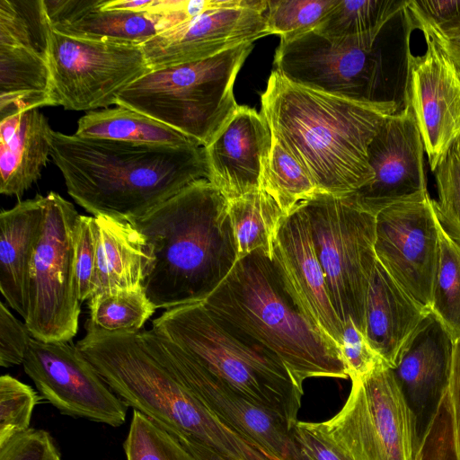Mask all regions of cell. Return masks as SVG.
I'll return each mask as SVG.
<instances>
[{"label":"cell","instance_id":"obj_25","mask_svg":"<svg viewBox=\"0 0 460 460\" xmlns=\"http://www.w3.org/2000/svg\"><path fill=\"white\" fill-rule=\"evenodd\" d=\"M96 265L93 295L142 287L153 257L147 242L130 222L94 217Z\"/></svg>","mask_w":460,"mask_h":460},{"label":"cell","instance_id":"obj_40","mask_svg":"<svg viewBox=\"0 0 460 460\" xmlns=\"http://www.w3.org/2000/svg\"><path fill=\"white\" fill-rule=\"evenodd\" d=\"M74 251L79 297L89 300L93 292L96 265L94 217L79 215L74 230Z\"/></svg>","mask_w":460,"mask_h":460},{"label":"cell","instance_id":"obj_15","mask_svg":"<svg viewBox=\"0 0 460 460\" xmlns=\"http://www.w3.org/2000/svg\"><path fill=\"white\" fill-rule=\"evenodd\" d=\"M143 332L184 385L220 419L278 460H303L292 429L282 419L217 378L172 341L153 329Z\"/></svg>","mask_w":460,"mask_h":460},{"label":"cell","instance_id":"obj_34","mask_svg":"<svg viewBox=\"0 0 460 460\" xmlns=\"http://www.w3.org/2000/svg\"><path fill=\"white\" fill-rule=\"evenodd\" d=\"M261 189L275 199L284 215L320 192L305 168L274 138Z\"/></svg>","mask_w":460,"mask_h":460},{"label":"cell","instance_id":"obj_5","mask_svg":"<svg viewBox=\"0 0 460 460\" xmlns=\"http://www.w3.org/2000/svg\"><path fill=\"white\" fill-rule=\"evenodd\" d=\"M202 304L274 354L301 386L312 377L348 378L338 348L301 311L262 251L239 259Z\"/></svg>","mask_w":460,"mask_h":460},{"label":"cell","instance_id":"obj_17","mask_svg":"<svg viewBox=\"0 0 460 460\" xmlns=\"http://www.w3.org/2000/svg\"><path fill=\"white\" fill-rule=\"evenodd\" d=\"M410 16L414 29L424 34L426 50L421 57L411 58L408 105L433 172L460 136V74L433 28Z\"/></svg>","mask_w":460,"mask_h":460},{"label":"cell","instance_id":"obj_31","mask_svg":"<svg viewBox=\"0 0 460 460\" xmlns=\"http://www.w3.org/2000/svg\"><path fill=\"white\" fill-rule=\"evenodd\" d=\"M51 31L44 0H0V45L28 49L49 61Z\"/></svg>","mask_w":460,"mask_h":460},{"label":"cell","instance_id":"obj_28","mask_svg":"<svg viewBox=\"0 0 460 460\" xmlns=\"http://www.w3.org/2000/svg\"><path fill=\"white\" fill-rule=\"evenodd\" d=\"M75 135L86 138L142 145L200 146L193 139L146 114L118 105L115 108L88 111L78 119Z\"/></svg>","mask_w":460,"mask_h":460},{"label":"cell","instance_id":"obj_13","mask_svg":"<svg viewBox=\"0 0 460 460\" xmlns=\"http://www.w3.org/2000/svg\"><path fill=\"white\" fill-rule=\"evenodd\" d=\"M287 80L310 89L363 101L379 102L376 92L382 58L370 49L334 41L316 31L280 41L274 69Z\"/></svg>","mask_w":460,"mask_h":460},{"label":"cell","instance_id":"obj_3","mask_svg":"<svg viewBox=\"0 0 460 460\" xmlns=\"http://www.w3.org/2000/svg\"><path fill=\"white\" fill-rule=\"evenodd\" d=\"M50 156L87 212L130 220L208 178L203 146L134 144L51 130Z\"/></svg>","mask_w":460,"mask_h":460},{"label":"cell","instance_id":"obj_47","mask_svg":"<svg viewBox=\"0 0 460 460\" xmlns=\"http://www.w3.org/2000/svg\"><path fill=\"white\" fill-rule=\"evenodd\" d=\"M429 25L435 31L438 40H440L441 44L445 48L448 56L450 57V58H451L452 62L454 63L456 68L457 69L458 73L460 74V29L450 31V32L443 33V32H440L438 30H437L431 24H429Z\"/></svg>","mask_w":460,"mask_h":460},{"label":"cell","instance_id":"obj_36","mask_svg":"<svg viewBox=\"0 0 460 460\" xmlns=\"http://www.w3.org/2000/svg\"><path fill=\"white\" fill-rule=\"evenodd\" d=\"M338 0H267L268 35L291 40L318 28Z\"/></svg>","mask_w":460,"mask_h":460},{"label":"cell","instance_id":"obj_24","mask_svg":"<svg viewBox=\"0 0 460 460\" xmlns=\"http://www.w3.org/2000/svg\"><path fill=\"white\" fill-rule=\"evenodd\" d=\"M46 196L19 201L0 214V290L8 305L27 316L30 270L45 216Z\"/></svg>","mask_w":460,"mask_h":460},{"label":"cell","instance_id":"obj_26","mask_svg":"<svg viewBox=\"0 0 460 460\" xmlns=\"http://www.w3.org/2000/svg\"><path fill=\"white\" fill-rule=\"evenodd\" d=\"M51 128L46 117L32 109L22 113L17 129L0 140V192L21 197L40 177L50 155Z\"/></svg>","mask_w":460,"mask_h":460},{"label":"cell","instance_id":"obj_6","mask_svg":"<svg viewBox=\"0 0 460 460\" xmlns=\"http://www.w3.org/2000/svg\"><path fill=\"white\" fill-rule=\"evenodd\" d=\"M152 329L229 386L278 415L290 429L298 421L303 386L274 354L202 303L164 311L153 321Z\"/></svg>","mask_w":460,"mask_h":460},{"label":"cell","instance_id":"obj_38","mask_svg":"<svg viewBox=\"0 0 460 460\" xmlns=\"http://www.w3.org/2000/svg\"><path fill=\"white\" fill-rule=\"evenodd\" d=\"M41 397L30 385L5 374L0 377V447L30 429L32 411Z\"/></svg>","mask_w":460,"mask_h":460},{"label":"cell","instance_id":"obj_48","mask_svg":"<svg viewBox=\"0 0 460 460\" xmlns=\"http://www.w3.org/2000/svg\"><path fill=\"white\" fill-rule=\"evenodd\" d=\"M198 460H226L213 449L188 436L175 437Z\"/></svg>","mask_w":460,"mask_h":460},{"label":"cell","instance_id":"obj_33","mask_svg":"<svg viewBox=\"0 0 460 460\" xmlns=\"http://www.w3.org/2000/svg\"><path fill=\"white\" fill-rule=\"evenodd\" d=\"M438 229L439 250L430 311L456 341L460 339V246L447 235L438 221Z\"/></svg>","mask_w":460,"mask_h":460},{"label":"cell","instance_id":"obj_30","mask_svg":"<svg viewBox=\"0 0 460 460\" xmlns=\"http://www.w3.org/2000/svg\"><path fill=\"white\" fill-rule=\"evenodd\" d=\"M238 260L261 250L270 257L280 221L285 216L275 199L260 189L228 200Z\"/></svg>","mask_w":460,"mask_h":460},{"label":"cell","instance_id":"obj_21","mask_svg":"<svg viewBox=\"0 0 460 460\" xmlns=\"http://www.w3.org/2000/svg\"><path fill=\"white\" fill-rule=\"evenodd\" d=\"M271 145L272 135L264 116L239 105L204 147L208 180L227 200L261 189Z\"/></svg>","mask_w":460,"mask_h":460},{"label":"cell","instance_id":"obj_41","mask_svg":"<svg viewBox=\"0 0 460 460\" xmlns=\"http://www.w3.org/2000/svg\"><path fill=\"white\" fill-rule=\"evenodd\" d=\"M341 354L350 380L364 377L380 367H388L351 320L343 323Z\"/></svg>","mask_w":460,"mask_h":460},{"label":"cell","instance_id":"obj_1","mask_svg":"<svg viewBox=\"0 0 460 460\" xmlns=\"http://www.w3.org/2000/svg\"><path fill=\"white\" fill-rule=\"evenodd\" d=\"M272 138L309 173L320 192L348 196L374 177L368 146L394 102H363L296 84L273 70L261 96Z\"/></svg>","mask_w":460,"mask_h":460},{"label":"cell","instance_id":"obj_22","mask_svg":"<svg viewBox=\"0 0 460 460\" xmlns=\"http://www.w3.org/2000/svg\"><path fill=\"white\" fill-rule=\"evenodd\" d=\"M105 0H46L52 30L61 34L119 45L142 46L164 31L147 13L102 10Z\"/></svg>","mask_w":460,"mask_h":460},{"label":"cell","instance_id":"obj_11","mask_svg":"<svg viewBox=\"0 0 460 460\" xmlns=\"http://www.w3.org/2000/svg\"><path fill=\"white\" fill-rule=\"evenodd\" d=\"M49 64L56 106L93 111L150 71L141 46L74 38L52 30Z\"/></svg>","mask_w":460,"mask_h":460},{"label":"cell","instance_id":"obj_9","mask_svg":"<svg viewBox=\"0 0 460 460\" xmlns=\"http://www.w3.org/2000/svg\"><path fill=\"white\" fill-rule=\"evenodd\" d=\"M305 424L352 460H414L420 442L415 416L388 367L351 380L344 405L331 419Z\"/></svg>","mask_w":460,"mask_h":460},{"label":"cell","instance_id":"obj_19","mask_svg":"<svg viewBox=\"0 0 460 460\" xmlns=\"http://www.w3.org/2000/svg\"><path fill=\"white\" fill-rule=\"evenodd\" d=\"M270 259L298 307L341 352L343 325L331 301L302 202L282 217Z\"/></svg>","mask_w":460,"mask_h":460},{"label":"cell","instance_id":"obj_12","mask_svg":"<svg viewBox=\"0 0 460 460\" xmlns=\"http://www.w3.org/2000/svg\"><path fill=\"white\" fill-rule=\"evenodd\" d=\"M22 366L40 397L62 414L112 427L124 424L128 406L71 341L32 338Z\"/></svg>","mask_w":460,"mask_h":460},{"label":"cell","instance_id":"obj_42","mask_svg":"<svg viewBox=\"0 0 460 460\" xmlns=\"http://www.w3.org/2000/svg\"><path fill=\"white\" fill-rule=\"evenodd\" d=\"M0 460H61L49 432L30 429L0 447Z\"/></svg>","mask_w":460,"mask_h":460},{"label":"cell","instance_id":"obj_49","mask_svg":"<svg viewBox=\"0 0 460 460\" xmlns=\"http://www.w3.org/2000/svg\"><path fill=\"white\" fill-rule=\"evenodd\" d=\"M459 139H460V136H459Z\"/></svg>","mask_w":460,"mask_h":460},{"label":"cell","instance_id":"obj_37","mask_svg":"<svg viewBox=\"0 0 460 460\" xmlns=\"http://www.w3.org/2000/svg\"><path fill=\"white\" fill-rule=\"evenodd\" d=\"M438 199H433L436 217L447 235L460 246V139L459 137L433 171Z\"/></svg>","mask_w":460,"mask_h":460},{"label":"cell","instance_id":"obj_46","mask_svg":"<svg viewBox=\"0 0 460 460\" xmlns=\"http://www.w3.org/2000/svg\"><path fill=\"white\" fill-rule=\"evenodd\" d=\"M448 393L455 423L458 454L460 456V339L455 341Z\"/></svg>","mask_w":460,"mask_h":460},{"label":"cell","instance_id":"obj_4","mask_svg":"<svg viewBox=\"0 0 460 460\" xmlns=\"http://www.w3.org/2000/svg\"><path fill=\"white\" fill-rule=\"evenodd\" d=\"M78 349L111 390L172 436H188L226 460H278L208 409L156 351L143 330L107 332L87 323Z\"/></svg>","mask_w":460,"mask_h":460},{"label":"cell","instance_id":"obj_39","mask_svg":"<svg viewBox=\"0 0 460 460\" xmlns=\"http://www.w3.org/2000/svg\"><path fill=\"white\" fill-rule=\"evenodd\" d=\"M414 460H460L448 388L420 442Z\"/></svg>","mask_w":460,"mask_h":460},{"label":"cell","instance_id":"obj_45","mask_svg":"<svg viewBox=\"0 0 460 460\" xmlns=\"http://www.w3.org/2000/svg\"><path fill=\"white\" fill-rule=\"evenodd\" d=\"M303 460H352L338 447L298 420L292 429Z\"/></svg>","mask_w":460,"mask_h":460},{"label":"cell","instance_id":"obj_23","mask_svg":"<svg viewBox=\"0 0 460 460\" xmlns=\"http://www.w3.org/2000/svg\"><path fill=\"white\" fill-rule=\"evenodd\" d=\"M410 296L376 260L365 305V336L394 368L404 344L429 313Z\"/></svg>","mask_w":460,"mask_h":460},{"label":"cell","instance_id":"obj_35","mask_svg":"<svg viewBox=\"0 0 460 460\" xmlns=\"http://www.w3.org/2000/svg\"><path fill=\"white\" fill-rule=\"evenodd\" d=\"M123 448L127 460H198L174 436L136 410Z\"/></svg>","mask_w":460,"mask_h":460},{"label":"cell","instance_id":"obj_20","mask_svg":"<svg viewBox=\"0 0 460 460\" xmlns=\"http://www.w3.org/2000/svg\"><path fill=\"white\" fill-rule=\"evenodd\" d=\"M455 341L430 311L404 344L392 368L415 416L420 440L448 388Z\"/></svg>","mask_w":460,"mask_h":460},{"label":"cell","instance_id":"obj_7","mask_svg":"<svg viewBox=\"0 0 460 460\" xmlns=\"http://www.w3.org/2000/svg\"><path fill=\"white\" fill-rule=\"evenodd\" d=\"M253 48L246 43L209 58L151 70L116 105L146 114L207 146L233 116L236 75Z\"/></svg>","mask_w":460,"mask_h":460},{"label":"cell","instance_id":"obj_29","mask_svg":"<svg viewBox=\"0 0 460 460\" xmlns=\"http://www.w3.org/2000/svg\"><path fill=\"white\" fill-rule=\"evenodd\" d=\"M402 0H338L314 31L347 45L370 49L383 30L406 7Z\"/></svg>","mask_w":460,"mask_h":460},{"label":"cell","instance_id":"obj_18","mask_svg":"<svg viewBox=\"0 0 460 460\" xmlns=\"http://www.w3.org/2000/svg\"><path fill=\"white\" fill-rule=\"evenodd\" d=\"M424 151L408 105L384 120L368 146L373 179L346 197L363 211L376 216L394 204L428 196Z\"/></svg>","mask_w":460,"mask_h":460},{"label":"cell","instance_id":"obj_44","mask_svg":"<svg viewBox=\"0 0 460 460\" xmlns=\"http://www.w3.org/2000/svg\"><path fill=\"white\" fill-rule=\"evenodd\" d=\"M406 8L412 16L429 22L440 32L460 29V0L408 1Z\"/></svg>","mask_w":460,"mask_h":460},{"label":"cell","instance_id":"obj_10","mask_svg":"<svg viewBox=\"0 0 460 460\" xmlns=\"http://www.w3.org/2000/svg\"><path fill=\"white\" fill-rule=\"evenodd\" d=\"M79 214L55 191L46 195L45 216L30 270L27 316L34 339L70 341L81 312L74 230Z\"/></svg>","mask_w":460,"mask_h":460},{"label":"cell","instance_id":"obj_2","mask_svg":"<svg viewBox=\"0 0 460 460\" xmlns=\"http://www.w3.org/2000/svg\"><path fill=\"white\" fill-rule=\"evenodd\" d=\"M128 222L153 257L142 287L155 308L204 302L238 261L228 200L207 179Z\"/></svg>","mask_w":460,"mask_h":460},{"label":"cell","instance_id":"obj_8","mask_svg":"<svg viewBox=\"0 0 460 460\" xmlns=\"http://www.w3.org/2000/svg\"><path fill=\"white\" fill-rule=\"evenodd\" d=\"M329 296L342 325L365 333V305L376 262V216L346 196L319 192L302 202Z\"/></svg>","mask_w":460,"mask_h":460},{"label":"cell","instance_id":"obj_14","mask_svg":"<svg viewBox=\"0 0 460 460\" xmlns=\"http://www.w3.org/2000/svg\"><path fill=\"white\" fill-rule=\"evenodd\" d=\"M438 250V219L429 195L394 204L376 216V260L428 311Z\"/></svg>","mask_w":460,"mask_h":460},{"label":"cell","instance_id":"obj_43","mask_svg":"<svg viewBox=\"0 0 460 460\" xmlns=\"http://www.w3.org/2000/svg\"><path fill=\"white\" fill-rule=\"evenodd\" d=\"M32 336L22 323L5 306L0 304V365L9 367L22 364Z\"/></svg>","mask_w":460,"mask_h":460},{"label":"cell","instance_id":"obj_27","mask_svg":"<svg viewBox=\"0 0 460 460\" xmlns=\"http://www.w3.org/2000/svg\"><path fill=\"white\" fill-rule=\"evenodd\" d=\"M56 106L49 61L22 47L0 45V119Z\"/></svg>","mask_w":460,"mask_h":460},{"label":"cell","instance_id":"obj_32","mask_svg":"<svg viewBox=\"0 0 460 460\" xmlns=\"http://www.w3.org/2000/svg\"><path fill=\"white\" fill-rule=\"evenodd\" d=\"M88 305V323L112 332L140 331L156 309L143 287L95 294Z\"/></svg>","mask_w":460,"mask_h":460},{"label":"cell","instance_id":"obj_16","mask_svg":"<svg viewBox=\"0 0 460 460\" xmlns=\"http://www.w3.org/2000/svg\"><path fill=\"white\" fill-rule=\"evenodd\" d=\"M267 0H222L141 46L151 70L204 60L268 35Z\"/></svg>","mask_w":460,"mask_h":460}]
</instances>
